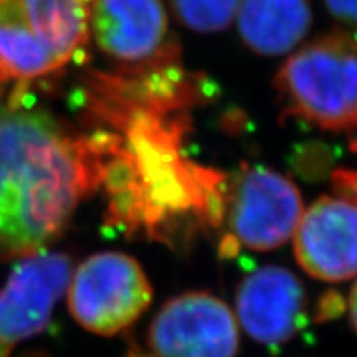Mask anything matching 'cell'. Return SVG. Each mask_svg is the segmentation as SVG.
<instances>
[{
  "instance_id": "cell-1",
  "label": "cell",
  "mask_w": 357,
  "mask_h": 357,
  "mask_svg": "<svg viewBox=\"0 0 357 357\" xmlns=\"http://www.w3.org/2000/svg\"><path fill=\"white\" fill-rule=\"evenodd\" d=\"M187 123V111L131 109L106 124V225L171 247L222 225L227 177L185 158Z\"/></svg>"
},
{
  "instance_id": "cell-2",
  "label": "cell",
  "mask_w": 357,
  "mask_h": 357,
  "mask_svg": "<svg viewBox=\"0 0 357 357\" xmlns=\"http://www.w3.org/2000/svg\"><path fill=\"white\" fill-rule=\"evenodd\" d=\"M102 131L79 134L48 113L0 108V260L43 252L101 187Z\"/></svg>"
},
{
  "instance_id": "cell-3",
  "label": "cell",
  "mask_w": 357,
  "mask_h": 357,
  "mask_svg": "<svg viewBox=\"0 0 357 357\" xmlns=\"http://www.w3.org/2000/svg\"><path fill=\"white\" fill-rule=\"evenodd\" d=\"M95 0H0V84L26 91L86 50Z\"/></svg>"
},
{
  "instance_id": "cell-4",
  "label": "cell",
  "mask_w": 357,
  "mask_h": 357,
  "mask_svg": "<svg viewBox=\"0 0 357 357\" xmlns=\"http://www.w3.org/2000/svg\"><path fill=\"white\" fill-rule=\"evenodd\" d=\"M275 88L283 111L329 132L357 129V37L329 32L281 65Z\"/></svg>"
},
{
  "instance_id": "cell-5",
  "label": "cell",
  "mask_w": 357,
  "mask_h": 357,
  "mask_svg": "<svg viewBox=\"0 0 357 357\" xmlns=\"http://www.w3.org/2000/svg\"><path fill=\"white\" fill-rule=\"evenodd\" d=\"M68 307L83 329L114 336L147 310L153 287L136 258L121 252H101L71 271Z\"/></svg>"
},
{
  "instance_id": "cell-6",
  "label": "cell",
  "mask_w": 357,
  "mask_h": 357,
  "mask_svg": "<svg viewBox=\"0 0 357 357\" xmlns=\"http://www.w3.org/2000/svg\"><path fill=\"white\" fill-rule=\"evenodd\" d=\"M89 33L119 66L118 73L139 75L178 65V47L160 0H95Z\"/></svg>"
},
{
  "instance_id": "cell-7",
  "label": "cell",
  "mask_w": 357,
  "mask_h": 357,
  "mask_svg": "<svg viewBox=\"0 0 357 357\" xmlns=\"http://www.w3.org/2000/svg\"><path fill=\"white\" fill-rule=\"evenodd\" d=\"M238 326L220 298L189 291L160 307L146 336L126 357H236Z\"/></svg>"
},
{
  "instance_id": "cell-8",
  "label": "cell",
  "mask_w": 357,
  "mask_h": 357,
  "mask_svg": "<svg viewBox=\"0 0 357 357\" xmlns=\"http://www.w3.org/2000/svg\"><path fill=\"white\" fill-rule=\"evenodd\" d=\"M303 215L298 187L280 172L243 166L227 181V211L235 245L270 252L287 243Z\"/></svg>"
},
{
  "instance_id": "cell-9",
  "label": "cell",
  "mask_w": 357,
  "mask_h": 357,
  "mask_svg": "<svg viewBox=\"0 0 357 357\" xmlns=\"http://www.w3.org/2000/svg\"><path fill=\"white\" fill-rule=\"evenodd\" d=\"M71 260L38 252L19 260L0 289V357H10L20 342L42 333L71 276Z\"/></svg>"
},
{
  "instance_id": "cell-10",
  "label": "cell",
  "mask_w": 357,
  "mask_h": 357,
  "mask_svg": "<svg viewBox=\"0 0 357 357\" xmlns=\"http://www.w3.org/2000/svg\"><path fill=\"white\" fill-rule=\"evenodd\" d=\"M293 235L296 260L312 278L342 283L357 276V207L349 200L319 197Z\"/></svg>"
},
{
  "instance_id": "cell-11",
  "label": "cell",
  "mask_w": 357,
  "mask_h": 357,
  "mask_svg": "<svg viewBox=\"0 0 357 357\" xmlns=\"http://www.w3.org/2000/svg\"><path fill=\"white\" fill-rule=\"evenodd\" d=\"M236 311L250 337L265 346H281L305 326V288L287 268H258L240 284Z\"/></svg>"
},
{
  "instance_id": "cell-12",
  "label": "cell",
  "mask_w": 357,
  "mask_h": 357,
  "mask_svg": "<svg viewBox=\"0 0 357 357\" xmlns=\"http://www.w3.org/2000/svg\"><path fill=\"white\" fill-rule=\"evenodd\" d=\"M236 13L243 43L263 56L291 52L312 24L307 0H242Z\"/></svg>"
},
{
  "instance_id": "cell-13",
  "label": "cell",
  "mask_w": 357,
  "mask_h": 357,
  "mask_svg": "<svg viewBox=\"0 0 357 357\" xmlns=\"http://www.w3.org/2000/svg\"><path fill=\"white\" fill-rule=\"evenodd\" d=\"M182 25L199 33L229 29L242 0H169Z\"/></svg>"
},
{
  "instance_id": "cell-14",
  "label": "cell",
  "mask_w": 357,
  "mask_h": 357,
  "mask_svg": "<svg viewBox=\"0 0 357 357\" xmlns=\"http://www.w3.org/2000/svg\"><path fill=\"white\" fill-rule=\"evenodd\" d=\"M333 189L339 197L349 200L357 207V172L351 169H336L331 174Z\"/></svg>"
},
{
  "instance_id": "cell-15",
  "label": "cell",
  "mask_w": 357,
  "mask_h": 357,
  "mask_svg": "<svg viewBox=\"0 0 357 357\" xmlns=\"http://www.w3.org/2000/svg\"><path fill=\"white\" fill-rule=\"evenodd\" d=\"M324 3L334 19L357 30V0H324Z\"/></svg>"
},
{
  "instance_id": "cell-16",
  "label": "cell",
  "mask_w": 357,
  "mask_h": 357,
  "mask_svg": "<svg viewBox=\"0 0 357 357\" xmlns=\"http://www.w3.org/2000/svg\"><path fill=\"white\" fill-rule=\"evenodd\" d=\"M349 314H351V323L357 331V281L354 283V287H352L351 294H349Z\"/></svg>"
},
{
  "instance_id": "cell-17",
  "label": "cell",
  "mask_w": 357,
  "mask_h": 357,
  "mask_svg": "<svg viewBox=\"0 0 357 357\" xmlns=\"http://www.w3.org/2000/svg\"><path fill=\"white\" fill-rule=\"evenodd\" d=\"M352 149H354L356 154H357V137H356L354 141H352Z\"/></svg>"
}]
</instances>
